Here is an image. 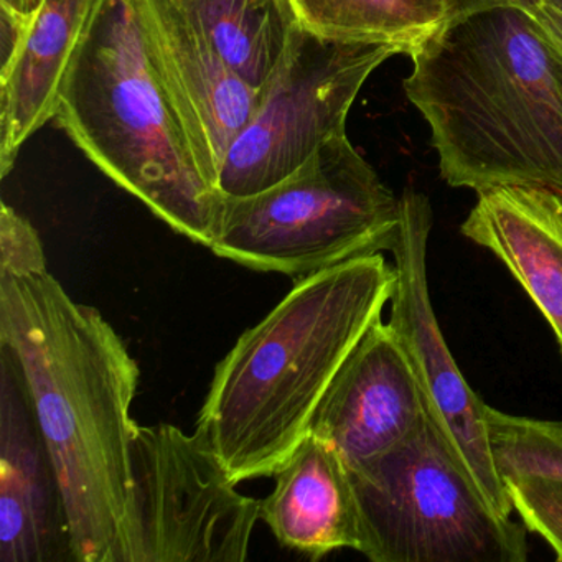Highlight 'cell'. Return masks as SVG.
<instances>
[{"instance_id": "cell-1", "label": "cell", "mask_w": 562, "mask_h": 562, "mask_svg": "<svg viewBox=\"0 0 562 562\" xmlns=\"http://www.w3.org/2000/svg\"><path fill=\"white\" fill-rule=\"evenodd\" d=\"M0 347L24 373L54 457L74 562H117L137 361L101 312L74 301L48 271L0 276Z\"/></svg>"}, {"instance_id": "cell-2", "label": "cell", "mask_w": 562, "mask_h": 562, "mask_svg": "<svg viewBox=\"0 0 562 562\" xmlns=\"http://www.w3.org/2000/svg\"><path fill=\"white\" fill-rule=\"evenodd\" d=\"M409 60L404 94L447 186L562 192V50L531 12L505 0L443 22Z\"/></svg>"}, {"instance_id": "cell-3", "label": "cell", "mask_w": 562, "mask_h": 562, "mask_svg": "<svg viewBox=\"0 0 562 562\" xmlns=\"http://www.w3.org/2000/svg\"><path fill=\"white\" fill-rule=\"evenodd\" d=\"M394 284L383 255L305 276L216 364L196 432L236 485L274 475L307 437L341 364L383 321Z\"/></svg>"}, {"instance_id": "cell-4", "label": "cell", "mask_w": 562, "mask_h": 562, "mask_svg": "<svg viewBox=\"0 0 562 562\" xmlns=\"http://www.w3.org/2000/svg\"><path fill=\"white\" fill-rule=\"evenodd\" d=\"M54 121L120 189L210 248L223 195L150 64L134 0H104L68 68Z\"/></svg>"}, {"instance_id": "cell-5", "label": "cell", "mask_w": 562, "mask_h": 562, "mask_svg": "<svg viewBox=\"0 0 562 562\" xmlns=\"http://www.w3.org/2000/svg\"><path fill=\"white\" fill-rule=\"evenodd\" d=\"M397 226L400 199L341 134L271 189L223 196L210 249L255 271L305 278L391 251Z\"/></svg>"}, {"instance_id": "cell-6", "label": "cell", "mask_w": 562, "mask_h": 562, "mask_svg": "<svg viewBox=\"0 0 562 562\" xmlns=\"http://www.w3.org/2000/svg\"><path fill=\"white\" fill-rule=\"evenodd\" d=\"M348 469V467H347ZM373 562H525L526 526L498 515L429 414L406 440L348 469Z\"/></svg>"}, {"instance_id": "cell-7", "label": "cell", "mask_w": 562, "mask_h": 562, "mask_svg": "<svg viewBox=\"0 0 562 562\" xmlns=\"http://www.w3.org/2000/svg\"><path fill=\"white\" fill-rule=\"evenodd\" d=\"M258 519L196 430L137 424L117 562H243Z\"/></svg>"}, {"instance_id": "cell-8", "label": "cell", "mask_w": 562, "mask_h": 562, "mask_svg": "<svg viewBox=\"0 0 562 562\" xmlns=\"http://www.w3.org/2000/svg\"><path fill=\"white\" fill-rule=\"evenodd\" d=\"M400 50L338 42L299 31L251 123L235 140L222 172L223 196L255 195L304 166L328 140L347 134L348 114L374 71Z\"/></svg>"}, {"instance_id": "cell-9", "label": "cell", "mask_w": 562, "mask_h": 562, "mask_svg": "<svg viewBox=\"0 0 562 562\" xmlns=\"http://www.w3.org/2000/svg\"><path fill=\"white\" fill-rule=\"evenodd\" d=\"M432 222L429 199L417 190H404L400 226L391 248L396 284L387 324L406 350L426 396L427 414L453 456L486 503L498 515L512 518V502L493 460L486 403L463 378L430 301L427 249Z\"/></svg>"}, {"instance_id": "cell-10", "label": "cell", "mask_w": 562, "mask_h": 562, "mask_svg": "<svg viewBox=\"0 0 562 562\" xmlns=\"http://www.w3.org/2000/svg\"><path fill=\"white\" fill-rule=\"evenodd\" d=\"M150 64L172 100L206 176L220 172L262 100L173 0H134ZM220 190V189H218Z\"/></svg>"}, {"instance_id": "cell-11", "label": "cell", "mask_w": 562, "mask_h": 562, "mask_svg": "<svg viewBox=\"0 0 562 562\" xmlns=\"http://www.w3.org/2000/svg\"><path fill=\"white\" fill-rule=\"evenodd\" d=\"M70 521L54 457L14 355L0 347V562H65Z\"/></svg>"}, {"instance_id": "cell-12", "label": "cell", "mask_w": 562, "mask_h": 562, "mask_svg": "<svg viewBox=\"0 0 562 562\" xmlns=\"http://www.w3.org/2000/svg\"><path fill=\"white\" fill-rule=\"evenodd\" d=\"M426 417L409 357L390 324L380 321L341 364L308 434L330 443L353 469L400 446Z\"/></svg>"}, {"instance_id": "cell-13", "label": "cell", "mask_w": 562, "mask_h": 562, "mask_svg": "<svg viewBox=\"0 0 562 562\" xmlns=\"http://www.w3.org/2000/svg\"><path fill=\"white\" fill-rule=\"evenodd\" d=\"M104 0H42L15 34H2L0 176L29 139L54 121L61 85Z\"/></svg>"}, {"instance_id": "cell-14", "label": "cell", "mask_w": 562, "mask_h": 562, "mask_svg": "<svg viewBox=\"0 0 562 562\" xmlns=\"http://www.w3.org/2000/svg\"><path fill=\"white\" fill-rule=\"evenodd\" d=\"M460 233L508 269L551 325L562 355V192L512 186L476 193Z\"/></svg>"}, {"instance_id": "cell-15", "label": "cell", "mask_w": 562, "mask_h": 562, "mask_svg": "<svg viewBox=\"0 0 562 562\" xmlns=\"http://www.w3.org/2000/svg\"><path fill=\"white\" fill-rule=\"evenodd\" d=\"M274 490L259 502L261 519L284 548L321 559L360 551L357 498L340 453L307 434L276 470Z\"/></svg>"}, {"instance_id": "cell-16", "label": "cell", "mask_w": 562, "mask_h": 562, "mask_svg": "<svg viewBox=\"0 0 562 562\" xmlns=\"http://www.w3.org/2000/svg\"><path fill=\"white\" fill-rule=\"evenodd\" d=\"M486 423L513 512L562 561V423L509 416L488 404Z\"/></svg>"}, {"instance_id": "cell-17", "label": "cell", "mask_w": 562, "mask_h": 562, "mask_svg": "<svg viewBox=\"0 0 562 562\" xmlns=\"http://www.w3.org/2000/svg\"><path fill=\"white\" fill-rule=\"evenodd\" d=\"M173 4L258 90L271 83L301 31L289 0H173Z\"/></svg>"}, {"instance_id": "cell-18", "label": "cell", "mask_w": 562, "mask_h": 562, "mask_svg": "<svg viewBox=\"0 0 562 562\" xmlns=\"http://www.w3.org/2000/svg\"><path fill=\"white\" fill-rule=\"evenodd\" d=\"M302 31L338 42L384 44L411 58L443 24L419 0H289Z\"/></svg>"}, {"instance_id": "cell-19", "label": "cell", "mask_w": 562, "mask_h": 562, "mask_svg": "<svg viewBox=\"0 0 562 562\" xmlns=\"http://www.w3.org/2000/svg\"><path fill=\"white\" fill-rule=\"evenodd\" d=\"M48 271L41 235L8 203L0 209V276H29Z\"/></svg>"}, {"instance_id": "cell-20", "label": "cell", "mask_w": 562, "mask_h": 562, "mask_svg": "<svg viewBox=\"0 0 562 562\" xmlns=\"http://www.w3.org/2000/svg\"><path fill=\"white\" fill-rule=\"evenodd\" d=\"M419 2L434 9V11L440 12L443 21L447 22L462 18V15L470 14V12L479 11V9L505 2V0H419Z\"/></svg>"}, {"instance_id": "cell-21", "label": "cell", "mask_w": 562, "mask_h": 562, "mask_svg": "<svg viewBox=\"0 0 562 562\" xmlns=\"http://www.w3.org/2000/svg\"><path fill=\"white\" fill-rule=\"evenodd\" d=\"M41 2L42 0H0V25L21 27Z\"/></svg>"}, {"instance_id": "cell-22", "label": "cell", "mask_w": 562, "mask_h": 562, "mask_svg": "<svg viewBox=\"0 0 562 562\" xmlns=\"http://www.w3.org/2000/svg\"><path fill=\"white\" fill-rule=\"evenodd\" d=\"M532 18L536 19L539 25H541L542 31L548 34V37L558 45L562 50V11L561 9L552 8V5L541 4L532 8L531 11Z\"/></svg>"}, {"instance_id": "cell-23", "label": "cell", "mask_w": 562, "mask_h": 562, "mask_svg": "<svg viewBox=\"0 0 562 562\" xmlns=\"http://www.w3.org/2000/svg\"><path fill=\"white\" fill-rule=\"evenodd\" d=\"M512 2L521 5V8L526 9V11H531L532 8H536V5L541 4V0H512Z\"/></svg>"}, {"instance_id": "cell-24", "label": "cell", "mask_w": 562, "mask_h": 562, "mask_svg": "<svg viewBox=\"0 0 562 562\" xmlns=\"http://www.w3.org/2000/svg\"><path fill=\"white\" fill-rule=\"evenodd\" d=\"M544 4L552 5V8L561 9L562 11V0H541Z\"/></svg>"}]
</instances>
